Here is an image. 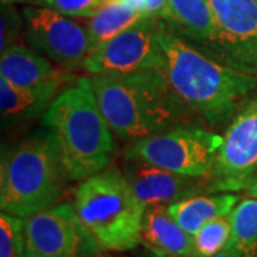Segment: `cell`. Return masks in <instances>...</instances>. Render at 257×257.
Masks as SVG:
<instances>
[{
    "label": "cell",
    "mask_w": 257,
    "mask_h": 257,
    "mask_svg": "<svg viewBox=\"0 0 257 257\" xmlns=\"http://www.w3.org/2000/svg\"><path fill=\"white\" fill-rule=\"evenodd\" d=\"M0 77L23 89H59L66 74L45 56L23 45H16L0 53Z\"/></svg>",
    "instance_id": "obj_13"
},
{
    "label": "cell",
    "mask_w": 257,
    "mask_h": 257,
    "mask_svg": "<svg viewBox=\"0 0 257 257\" xmlns=\"http://www.w3.org/2000/svg\"><path fill=\"white\" fill-rule=\"evenodd\" d=\"M0 257H25L23 219L5 211L0 214Z\"/></svg>",
    "instance_id": "obj_21"
},
{
    "label": "cell",
    "mask_w": 257,
    "mask_h": 257,
    "mask_svg": "<svg viewBox=\"0 0 257 257\" xmlns=\"http://www.w3.org/2000/svg\"><path fill=\"white\" fill-rule=\"evenodd\" d=\"M240 197L233 193L199 194L180 202L167 204L172 217L187 233L194 236L207 221L229 216L237 206Z\"/></svg>",
    "instance_id": "obj_16"
},
{
    "label": "cell",
    "mask_w": 257,
    "mask_h": 257,
    "mask_svg": "<svg viewBox=\"0 0 257 257\" xmlns=\"http://www.w3.org/2000/svg\"><path fill=\"white\" fill-rule=\"evenodd\" d=\"M169 0H139V10L143 12L146 16L156 18L163 10Z\"/></svg>",
    "instance_id": "obj_24"
},
{
    "label": "cell",
    "mask_w": 257,
    "mask_h": 257,
    "mask_svg": "<svg viewBox=\"0 0 257 257\" xmlns=\"http://www.w3.org/2000/svg\"><path fill=\"white\" fill-rule=\"evenodd\" d=\"M64 176L55 136L40 130L2 156V211L26 219L56 206L63 192Z\"/></svg>",
    "instance_id": "obj_4"
},
{
    "label": "cell",
    "mask_w": 257,
    "mask_h": 257,
    "mask_svg": "<svg viewBox=\"0 0 257 257\" xmlns=\"http://www.w3.org/2000/svg\"><path fill=\"white\" fill-rule=\"evenodd\" d=\"M146 15L120 0H106L86 25L90 37V53L119 33L135 26ZM89 53V55H90Z\"/></svg>",
    "instance_id": "obj_18"
},
{
    "label": "cell",
    "mask_w": 257,
    "mask_h": 257,
    "mask_svg": "<svg viewBox=\"0 0 257 257\" xmlns=\"http://www.w3.org/2000/svg\"><path fill=\"white\" fill-rule=\"evenodd\" d=\"M257 173V96L247 100L221 140L210 177L217 192H237L247 187Z\"/></svg>",
    "instance_id": "obj_11"
},
{
    "label": "cell",
    "mask_w": 257,
    "mask_h": 257,
    "mask_svg": "<svg viewBox=\"0 0 257 257\" xmlns=\"http://www.w3.org/2000/svg\"><path fill=\"white\" fill-rule=\"evenodd\" d=\"M210 40L199 49L241 73L257 76V0H209Z\"/></svg>",
    "instance_id": "obj_7"
},
{
    "label": "cell",
    "mask_w": 257,
    "mask_h": 257,
    "mask_svg": "<svg viewBox=\"0 0 257 257\" xmlns=\"http://www.w3.org/2000/svg\"><path fill=\"white\" fill-rule=\"evenodd\" d=\"M230 214L207 221L194 234V247L197 257H211L226 250L230 240Z\"/></svg>",
    "instance_id": "obj_20"
},
{
    "label": "cell",
    "mask_w": 257,
    "mask_h": 257,
    "mask_svg": "<svg viewBox=\"0 0 257 257\" xmlns=\"http://www.w3.org/2000/svg\"><path fill=\"white\" fill-rule=\"evenodd\" d=\"M230 240L226 250L234 257H257V199L237 203L230 213Z\"/></svg>",
    "instance_id": "obj_19"
},
{
    "label": "cell",
    "mask_w": 257,
    "mask_h": 257,
    "mask_svg": "<svg viewBox=\"0 0 257 257\" xmlns=\"http://www.w3.org/2000/svg\"><path fill=\"white\" fill-rule=\"evenodd\" d=\"M253 177H256V179H257V173L254 176H253ZM253 177H251V179H253ZM251 179H250V180H251Z\"/></svg>",
    "instance_id": "obj_28"
},
{
    "label": "cell",
    "mask_w": 257,
    "mask_h": 257,
    "mask_svg": "<svg viewBox=\"0 0 257 257\" xmlns=\"http://www.w3.org/2000/svg\"><path fill=\"white\" fill-rule=\"evenodd\" d=\"M106 0H35L37 6L56 10L67 18H92Z\"/></svg>",
    "instance_id": "obj_22"
},
{
    "label": "cell",
    "mask_w": 257,
    "mask_h": 257,
    "mask_svg": "<svg viewBox=\"0 0 257 257\" xmlns=\"http://www.w3.org/2000/svg\"><path fill=\"white\" fill-rule=\"evenodd\" d=\"M57 87L23 89L0 77V113L5 124L43 116L56 99Z\"/></svg>",
    "instance_id": "obj_17"
},
{
    "label": "cell",
    "mask_w": 257,
    "mask_h": 257,
    "mask_svg": "<svg viewBox=\"0 0 257 257\" xmlns=\"http://www.w3.org/2000/svg\"><path fill=\"white\" fill-rule=\"evenodd\" d=\"M142 243L157 257H197L194 236L172 217L167 204L146 207Z\"/></svg>",
    "instance_id": "obj_14"
},
{
    "label": "cell",
    "mask_w": 257,
    "mask_h": 257,
    "mask_svg": "<svg viewBox=\"0 0 257 257\" xmlns=\"http://www.w3.org/2000/svg\"><path fill=\"white\" fill-rule=\"evenodd\" d=\"M246 192L248 193V196H250V197H254V199H257V179L256 177H253V179L248 182L247 187H246Z\"/></svg>",
    "instance_id": "obj_25"
},
{
    "label": "cell",
    "mask_w": 257,
    "mask_h": 257,
    "mask_svg": "<svg viewBox=\"0 0 257 257\" xmlns=\"http://www.w3.org/2000/svg\"><path fill=\"white\" fill-rule=\"evenodd\" d=\"M211 257H234V256H231L227 250H223L221 253H219V254H216V256H211Z\"/></svg>",
    "instance_id": "obj_27"
},
{
    "label": "cell",
    "mask_w": 257,
    "mask_h": 257,
    "mask_svg": "<svg viewBox=\"0 0 257 257\" xmlns=\"http://www.w3.org/2000/svg\"><path fill=\"white\" fill-rule=\"evenodd\" d=\"M157 18L146 16L135 26L93 50L83 62L90 74H121L165 67V55L159 42Z\"/></svg>",
    "instance_id": "obj_9"
},
{
    "label": "cell",
    "mask_w": 257,
    "mask_h": 257,
    "mask_svg": "<svg viewBox=\"0 0 257 257\" xmlns=\"http://www.w3.org/2000/svg\"><path fill=\"white\" fill-rule=\"evenodd\" d=\"M55 136L67 180H84L110 165L113 132L101 114L89 77L57 94L42 117Z\"/></svg>",
    "instance_id": "obj_3"
},
{
    "label": "cell",
    "mask_w": 257,
    "mask_h": 257,
    "mask_svg": "<svg viewBox=\"0 0 257 257\" xmlns=\"http://www.w3.org/2000/svg\"><path fill=\"white\" fill-rule=\"evenodd\" d=\"M73 206L103 250L127 251L142 243L146 206L117 169H104L82 180Z\"/></svg>",
    "instance_id": "obj_5"
},
{
    "label": "cell",
    "mask_w": 257,
    "mask_h": 257,
    "mask_svg": "<svg viewBox=\"0 0 257 257\" xmlns=\"http://www.w3.org/2000/svg\"><path fill=\"white\" fill-rule=\"evenodd\" d=\"M133 192L145 206L172 204L199 194L217 192L209 177L179 175L138 159H127L124 173Z\"/></svg>",
    "instance_id": "obj_12"
},
{
    "label": "cell",
    "mask_w": 257,
    "mask_h": 257,
    "mask_svg": "<svg viewBox=\"0 0 257 257\" xmlns=\"http://www.w3.org/2000/svg\"><path fill=\"white\" fill-rule=\"evenodd\" d=\"M156 18L167 32L197 47L206 45L213 33L209 0H169Z\"/></svg>",
    "instance_id": "obj_15"
},
{
    "label": "cell",
    "mask_w": 257,
    "mask_h": 257,
    "mask_svg": "<svg viewBox=\"0 0 257 257\" xmlns=\"http://www.w3.org/2000/svg\"><path fill=\"white\" fill-rule=\"evenodd\" d=\"M28 0H0L2 5H16V3H26Z\"/></svg>",
    "instance_id": "obj_26"
},
{
    "label": "cell",
    "mask_w": 257,
    "mask_h": 257,
    "mask_svg": "<svg viewBox=\"0 0 257 257\" xmlns=\"http://www.w3.org/2000/svg\"><path fill=\"white\" fill-rule=\"evenodd\" d=\"M23 227L25 257H99L103 250L69 203L29 216Z\"/></svg>",
    "instance_id": "obj_8"
},
{
    "label": "cell",
    "mask_w": 257,
    "mask_h": 257,
    "mask_svg": "<svg viewBox=\"0 0 257 257\" xmlns=\"http://www.w3.org/2000/svg\"><path fill=\"white\" fill-rule=\"evenodd\" d=\"M25 29L23 16L19 15L13 5H2V19H0V53L12 46L20 45L19 37Z\"/></svg>",
    "instance_id": "obj_23"
},
{
    "label": "cell",
    "mask_w": 257,
    "mask_h": 257,
    "mask_svg": "<svg viewBox=\"0 0 257 257\" xmlns=\"http://www.w3.org/2000/svg\"><path fill=\"white\" fill-rule=\"evenodd\" d=\"M223 136L207 128L180 124L132 142L124 159H138L186 176L209 177Z\"/></svg>",
    "instance_id": "obj_6"
},
{
    "label": "cell",
    "mask_w": 257,
    "mask_h": 257,
    "mask_svg": "<svg viewBox=\"0 0 257 257\" xmlns=\"http://www.w3.org/2000/svg\"><path fill=\"white\" fill-rule=\"evenodd\" d=\"M159 42L165 55L163 73L170 89L184 107L209 127L231 121L257 87V76L221 63L162 26Z\"/></svg>",
    "instance_id": "obj_1"
},
{
    "label": "cell",
    "mask_w": 257,
    "mask_h": 257,
    "mask_svg": "<svg viewBox=\"0 0 257 257\" xmlns=\"http://www.w3.org/2000/svg\"><path fill=\"white\" fill-rule=\"evenodd\" d=\"M92 89L110 130L123 140H139L189 124L194 117L176 97L163 70L92 74Z\"/></svg>",
    "instance_id": "obj_2"
},
{
    "label": "cell",
    "mask_w": 257,
    "mask_h": 257,
    "mask_svg": "<svg viewBox=\"0 0 257 257\" xmlns=\"http://www.w3.org/2000/svg\"><path fill=\"white\" fill-rule=\"evenodd\" d=\"M22 16L25 39L40 55L69 70L83 66L92 49L86 26L45 6H26Z\"/></svg>",
    "instance_id": "obj_10"
}]
</instances>
